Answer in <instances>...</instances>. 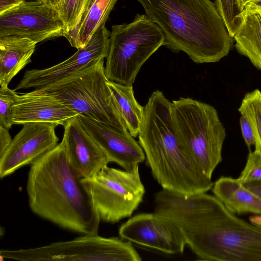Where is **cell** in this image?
<instances>
[{
  "instance_id": "cell-1",
  "label": "cell",
  "mask_w": 261,
  "mask_h": 261,
  "mask_svg": "<svg viewBox=\"0 0 261 261\" xmlns=\"http://www.w3.org/2000/svg\"><path fill=\"white\" fill-rule=\"evenodd\" d=\"M154 212L180 227L186 244L201 260L261 261V226L248 223L206 192L183 195L162 189Z\"/></svg>"
},
{
  "instance_id": "cell-2",
  "label": "cell",
  "mask_w": 261,
  "mask_h": 261,
  "mask_svg": "<svg viewBox=\"0 0 261 261\" xmlns=\"http://www.w3.org/2000/svg\"><path fill=\"white\" fill-rule=\"evenodd\" d=\"M82 179L71 166L62 141L31 165L27 192L31 211L63 229L98 234L100 219Z\"/></svg>"
},
{
  "instance_id": "cell-3",
  "label": "cell",
  "mask_w": 261,
  "mask_h": 261,
  "mask_svg": "<svg viewBox=\"0 0 261 261\" xmlns=\"http://www.w3.org/2000/svg\"><path fill=\"white\" fill-rule=\"evenodd\" d=\"M163 32L165 46L181 51L197 64L227 56L232 38L215 3L211 0H137Z\"/></svg>"
},
{
  "instance_id": "cell-4",
  "label": "cell",
  "mask_w": 261,
  "mask_h": 261,
  "mask_svg": "<svg viewBox=\"0 0 261 261\" xmlns=\"http://www.w3.org/2000/svg\"><path fill=\"white\" fill-rule=\"evenodd\" d=\"M171 102L153 91L144 107L138 135L146 165L163 189L183 195L206 192L214 183L184 150L174 133Z\"/></svg>"
},
{
  "instance_id": "cell-5",
  "label": "cell",
  "mask_w": 261,
  "mask_h": 261,
  "mask_svg": "<svg viewBox=\"0 0 261 261\" xmlns=\"http://www.w3.org/2000/svg\"><path fill=\"white\" fill-rule=\"evenodd\" d=\"M171 117L180 145L207 177L212 178L222 161L226 134L216 109L212 105L190 97L171 102Z\"/></svg>"
},
{
  "instance_id": "cell-6",
  "label": "cell",
  "mask_w": 261,
  "mask_h": 261,
  "mask_svg": "<svg viewBox=\"0 0 261 261\" xmlns=\"http://www.w3.org/2000/svg\"><path fill=\"white\" fill-rule=\"evenodd\" d=\"M108 81L104 59H101L66 79L33 91L49 95L79 115L127 133L128 131Z\"/></svg>"
},
{
  "instance_id": "cell-7",
  "label": "cell",
  "mask_w": 261,
  "mask_h": 261,
  "mask_svg": "<svg viewBox=\"0 0 261 261\" xmlns=\"http://www.w3.org/2000/svg\"><path fill=\"white\" fill-rule=\"evenodd\" d=\"M165 43L161 30L145 14H137L129 23L113 25L105 67L107 79L133 85L144 63Z\"/></svg>"
},
{
  "instance_id": "cell-8",
  "label": "cell",
  "mask_w": 261,
  "mask_h": 261,
  "mask_svg": "<svg viewBox=\"0 0 261 261\" xmlns=\"http://www.w3.org/2000/svg\"><path fill=\"white\" fill-rule=\"evenodd\" d=\"M3 259L20 261L89 260L140 261L133 244L116 237L83 234L73 240L59 241L37 247L2 249Z\"/></svg>"
},
{
  "instance_id": "cell-9",
  "label": "cell",
  "mask_w": 261,
  "mask_h": 261,
  "mask_svg": "<svg viewBox=\"0 0 261 261\" xmlns=\"http://www.w3.org/2000/svg\"><path fill=\"white\" fill-rule=\"evenodd\" d=\"M82 181L100 220L107 223H115L130 217L145 193L139 166L129 171L107 166Z\"/></svg>"
},
{
  "instance_id": "cell-10",
  "label": "cell",
  "mask_w": 261,
  "mask_h": 261,
  "mask_svg": "<svg viewBox=\"0 0 261 261\" xmlns=\"http://www.w3.org/2000/svg\"><path fill=\"white\" fill-rule=\"evenodd\" d=\"M66 33L59 10L39 1H25L0 14V38H26L38 43Z\"/></svg>"
},
{
  "instance_id": "cell-11",
  "label": "cell",
  "mask_w": 261,
  "mask_h": 261,
  "mask_svg": "<svg viewBox=\"0 0 261 261\" xmlns=\"http://www.w3.org/2000/svg\"><path fill=\"white\" fill-rule=\"evenodd\" d=\"M119 234L132 244L168 254L182 253L187 245L177 224L155 212L132 217L120 227Z\"/></svg>"
},
{
  "instance_id": "cell-12",
  "label": "cell",
  "mask_w": 261,
  "mask_h": 261,
  "mask_svg": "<svg viewBox=\"0 0 261 261\" xmlns=\"http://www.w3.org/2000/svg\"><path fill=\"white\" fill-rule=\"evenodd\" d=\"M111 32L101 25L88 42L65 61L51 67L26 71L14 90L38 89L70 76L93 62L106 58L109 51Z\"/></svg>"
},
{
  "instance_id": "cell-13",
  "label": "cell",
  "mask_w": 261,
  "mask_h": 261,
  "mask_svg": "<svg viewBox=\"0 0 261 261\" xmlns=\"http://www.w3.org/2000/svg\"><path fill=\"white\" fill-rule=\"evenodd\" d=\"M55 124L27 123L0 156V177L4 178L22 167L31 165L59 143Z\"/></svg>"
},
{
  "instance_id": "cell-14",
  "label": "cell",
  "mask_w": 261,
  "mask_h": 261,
  "mask_svg": "<svg viewBox=\"0 0 261 261\" xmlns=\"http://www.w3.org/2000/svg\"><path fill=\"white\" fill-rule=\"evenodd\" d=\"M63 126L62 141L68 160L79 176L90 177L110 163L106 151L81 125L78 116Z\"/></svg>"
},
{
  "instance_id": "cell-15",
  "label": "cell",
  "mask_w": 261,
  "mask_h": 261,
  "mask_svg": "<svg viewBox=\"0 0 261 261\" xmlns=\"http://www.w3.org/2000/svg\"><path fill=\"white\" fill-rule=\"evenodd\" d=\"M78 118L85 129L106 151L110 162L129 171L145 160L144 150L129 132H120L83 116Z\"/></svg>"
},
{
  "instance_id": "cell-16",
  "label": "cell",
  "mask_w": 261,
  "mask_h": 261,
  "mask_svg": "<svg viewBox=\"0 0 261 261\" xmlns=\"http://www.w3.org/2000/svg\"><path fill=\"white\" fill-rule=\"evenodd\" d=\"M79 114L56 98L33 91L18 94L12 110L14 124L47 123L63 126Z\"/></svg>"
},
{
  "instance_id": "cell-17",
  "label": "cell",
  "mask_w": 261,
  "mask_h": 261,
  "mask_svg": "<svg viewBox=\"0 0 261 261\" xmlns=\"http://www.w3.org/2000/svg\"><path fill=\"white\" fill-rule=\"evenodd\" d=\"M212 191L232 213L261 215V198L247 189L238 178L222 176L214 184Z\"/></svg>"
},
{
  "instance_id": "cell-18",
  "label": "cell",
  "mask_w": 261,
  "mask_h": 261,
  "mask_svg": "<svg viewBox=\"0 0 261 261\" xmlns=\"http://www.w3.org/2000/svg\"><path fill=\"white\" fill-rule=\"evenodd\" d=\"M37 44L26 38H0V87H8L12 79L31 62Z\"/></svg>"
},
{
  "instance_id": "cell-19",
  "label": "cell",
  "mask_w": 261,
  "mask_h": 261,
  "mask_svg": "<svg viewBox=\"0 0 261 261\" xmlns=\"http://www.w3.org/2000/svg\"><path fill=\"white\" fill-rule=\"evenodd\" d=\"M233 38L238 53L261 70V11L243 12L241 22Z\"/></svg>"
},
{
  "instance_id": "cell-20",
  "label": "cell",
  "mask_w": 261,
  "mask_h": 261,
  "mask_svg": "<svg viewBox=\"0 0 261 261\" xmlns=\"http://www.w3.org/2000/svg\"><path fill=\"white\" fill-rule=\"evenodd\" d=\"M118 0H93L79 25L64 37L71 46L84 47L102 25L105 24Z\"/></svg>"
},
{
  "instance_id": "cell-21",
  "label": "cell",
  "mask_w": 261,
  "mask_h": 261,
  "mask_svg": "<svg viewBox=\"0 0 261 261\" xmlns=\"http://www.w3.org/2000/svg\"><path fill=\"white\" fill-rule=\"evenodd\" d=\"M108 84L115 98L128 131L134 137H138L144 107L136 99L133 85H125L109 80Z\"/></svg>"
},
{
  "instance_id": "cell-22",
  "label": "cell",
  "mask_w": 261,
  "mask_h": 261,
  "mask_svg": "<svg viewBox=\"0 0 261 261\" xmlns=\"http://www.w3.org/2000/svg\"><path fill=\"white\" fill-rule=\"evenodd\" d=\"M238 111L247 118L252 127L255 148L261 150V91L256 89L245 94Z\"/></svg>"
},
{
  "instance_id": "cell-23",
  "label": "cell",
  "mask_w": 261,
  "mask_h": 261,
  "mask_svg": "<svg viewBox=\"0 0 261 261\" xmlns=\"http://www.w3.org/2000/svg\"><path fill=\"white\" fill-rule=\"evenodd\" d=\"M93 0H63L59 10L67 33L80 24Z\"/></svg>"
},
{
  "instance_id": "cell-24",
  "label": "cell",
  "mask_w": 261,
  "mask_h": 261,
  "mask_svg": "<svg viewBox=\"0 0 261 261\" xmlns=\"http://www.w3.org/2000/svg\"><path fill=\"white\" fill-rule=\"evenodd\" d=\"M215 4L230 36L233 38L241 22L244 11L239 0H216Z\"/></svg>"
},
{
  "instance_id": "cell-25",
  "label": "cell",
  "mask_w": 261,
  "mask_h": 261,
  "mask_svg": "<svg viewBox=\"0 0 261 261\" xmlns=\"http://www.w3.org/2000/svg\"><path fill=\"white\" fill-rule=\"evenodd\" d=\"M15 90L0 87V126L9 129L14 124L12 110L17 96Z\"/></svg>"
},
{
  "instance_id": "cell-26",
  "label": "cell",
  "mask_w": 261,
  "mask_h": 261,
  "mask_svg": "<svg viewBox=\"0 0 261 261\" xmlns=\"http://www.w3.org/2000/svg\"><path fill=\"white\" fill-rule=\"evenodd\" d=\"M238 179L243 184L261 180V150L255 148L253 151L250 150L245 166Z\"/></svg>"
},
{
  "instance_id": "cell-27",
  "label": "cell",
  "mask_w": 261,
  "mask_h": 261,
  "mask_svg": "<svg viewBox=\"0 0 261 261\" xmlns=\"http://www.w3.org/2000/svg\"><path fill=\"white\" fill-rule=\"evenodd\" d=\"M240 125L243 138L249 150L252 146L255 145V139L252 127L248 120L244 116L241 115Z\"/></svg>"
},
{
  "instance_id": "cell-28",
  "label": "cell",
  "mask_w": 261,
  "mask_h": 261,
  "mask_svg": "<svg viewBox=\"0 0 261 261\" xmlns=\"http://www.w3.org/2000/svg\"><path fill=\"white\" fill-rule=\"evenodd\" d=\"M12 139L9 133V129L0 126V156L7 149Z\"/></svg>"
},
{
  "instance_id": "cell-29",
  "label": "cell",
  "mask_w": 261,
  "mask_h": 261,
  "mask_svg": "<svg viewBox=\"0 0 261 261\" xmlns=\"http://www.w3.org/2000/svg\"><path fill=\"white\" fill-rule=\"evenodd\" d=\"M25 0H0V14L20 5Z\"/></svg>"
},
{
  "instance_id": "cell-30",
  "label": "cell",
  "mask_w": 261,
  "mask_h": 261,
  "mask_svg": "<svg viewBox=\"0 0 261 261\" xmlns=\"http://www.w3.org/2000/svg\"><path fill=\"white\" fill-rule=\"evenodd\" d=\"M244 185L247 189L261 198V180L244 184Z\"/></svg>"
},
{
  "instance_id": "cell-31",
  "label": "cell",
  "mask_w": 261,
  "mask_h": 261,
  "mask_svg": "<svg viewBox=\"0 0 261 261\" xmlns=\"http://www.w3.org/2000/svg\"><path fill=\"white\" fill-rule=\"evenodd\" d=\"M259 11H261V0H253L248 2L245 5L243 12Z\"/></svg>"
},
{
  "instance_id": "cell-32",
  "label": "cell",
  "mask_w": 261,
  "mask_h": 261,
  "mask_svg": "<svg viewBox=\"0 0 261 261\" xmlns=\"http://www.w3.org/2000/svg\"><path fill=\"white\" fill-rule=\"evenodd\" d=\"M63 0H46L47 5L52 6L59 10Z\"/></svg>"
},
{
  "instance_id": "cell-33",
  "label": "cell",
  "mask_w": 261,
  "mask_h": 261,
  "mask_svg": "<svg viewBox=\"0 0 261 261\" xmlns=\"http://www.w3.org/2000/svg\"><path fill=\"white\" fill-rule=\"evenodd\" d=\"M250 221L254 224L261 226V215L252 216L250 218Z\"/></svg>"
},
{
  "instance_id": "cell-34",
  "label": "cell",
  "mask_w": 261,
  "mask_h": 261,
  "mask_svg": "<svg viewBox=\"0 0 261 261\" xmlns=\"http://www.w3.org/2000/svg\"><path fill=\"white\" fill-rule=\"evenodd\" d=\"M253 0H239V3L241 7L244 10L245 5L248 2Z\"/></svg>"
},
{
  "instance_id": "cell-35",
  "label": "cell",
  "mask_w": 261,
  "mask_h": 261,
  "mask_svg": "<svg viewBox=\"0 0 261 261\" xmlns=\"http://www.w3.org/2000/svg\"><path fill=\"white\" fill-rule=\"evenodd\" d=\"M38 1H39L43 3H46V0H38Z\"/></svg>"
}]
</instances>
